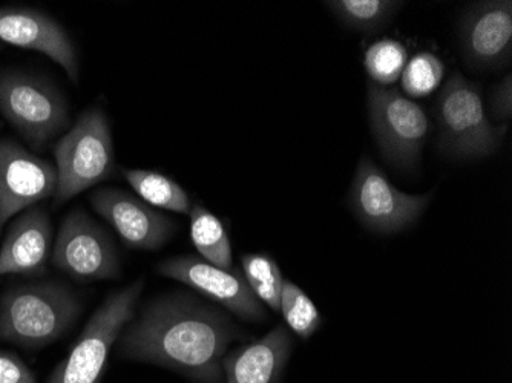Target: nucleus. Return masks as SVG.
<instances>
[{"label": "nucleus", "mask_w": 512, "mask_h": 383, "mask_svg": "<svg viewBox=\"0 0 512 383\" xmlns=\"http://www.w3.org/2000/svg\"><path fill=\"white\" fill-rule=\"evenodd\" d=\"M243 331L220 308L188 295L151 302L120 334V351L134 361L160 365L197 383L223 382V359Z\"/></svg>", "instance_id": "nucleus-1"}, {"label": "nucleus", "mask_w": 512, "mask_h": 383, "mask_svg": "<svg viewBox=\"0 0 512 383\" xmlns=\"http://www.w3.org/2000/svg\"><path fill=\"white\" fill-rule=\"evenodd\" d=\"M80 311L77 296L59 282L17 285L0 299V341L40 350L59 341Z\"/></svg>", "instance_id": "nucleus-2"}, {"label": "nucleus", "mask_w": 512, "mask_h": 383, "mask_svg": "<svg viewBox=\"0 0 512 383\" xmlns=\"http://www.w3.org/2000/svg\"><path fill=\"white\" fill-rule=\"evenodd\" d=\"M437 146L448 157L459 160L483 158L502 145L505 125H493L483 106L476 83L454 74L436 100Z\"/></svg>", "instance_id": "nucleus-3"}, {"label": "nucleus", "mask_w": 512, "mask_h": 383, "mask_svg": "<svg viewBox=\"0 0 512 383\" xmlns=\"http://www.w3.org/2000/svg\"><path fill=\"white\" fill-rule=\"evenodd\" d=\"M56 157V204L108 180L114 174V141L105 112L99 108L88 109L77 118L54 148Z\"/></svg>", "instance_id": "nucleus-4"}, {"label": "nucleus", "mask_w": 512, "mask_h": 383, "mask_svg": "<svg viewBox=\"0 0 512 383\" xmlns=\"http://www.w3.org/2000/svg\"><path fill=\"white\" fill-rule=\"evenodd\" d=\"M143 281L112 293L91 316L65 361L57 365L46 383H100L112 345L134 319Z\"/></svg>", "instance_id": "nucleus-5"}, {"label": "nucleus", "mask_w": 512, "mask_h": 383, "mask_svg": "<svg viewBox=\"0 0 512 383\" xmlns=\"http://www.w3.org/2000/svg\"><path fill=\"white\" fill-rule=\"evenodd\" d=\"M368 118L385 160L405 171L414 169L421 161L422 148L431 132L430 118L422 106L398 89L370 83Z\"/></svg>", "instance_id": "nucleus-6"}, {"label": "nucleus", "mask_w": 512, "mask_h": 383, "mask_svg": "<svg viewBox=\"0 0 512 383\" xmlns=\"http://www.w3.org/2000/svg\"><path fill=\"white\" fill-rule=\"evenodd\" d=\"M0 114L36 149L45 148L69 125L68 105L60 92L30 74L0 76Z\"/></svg>", "instance_id": "nucleus-7"}, {"label": "nucleus", "mask_w": 512, "mask_h": 383, "mask_svg": "<svg viewBox=\"0 0 512 383\" xmlns=\"http://www.w3.org/2000/svg\"><path fill=\"white\" fill-rule=\"evenodd\" d=\"M431 198L433 192L424 195L404 194L364 155L359 160L347 201L350 209L368 230L396 233L416 223Z\"/></svg>", "instance_id": "nucleus-8"}, {"label": "nucleus", "mask_w": 512, "mask_h": 383, "mask_svg": "<svg viewBox=\"0 0 512 383\" xmlns=\"http://www.w3.org/2000/svg\"><path fill=\"white\" fill-rule=\"evenodd\" d=\"M53 264L80 282L119 278V253L111 236L83 210L66 215L57 233Z\"/></svg>", "instance_id": "nucleus-9"}, {"label": "nucleus", "mask_w": 512, "mask_h": 383, "mask_svg": "<svg viewBox=\"0 0 512 383\" xmlns=\"http://www.w3.org/2000/svg\"><path fill=\"white\" fill-rule=\"evenodd\" d=\"M157 270L160 275L183 282L201 295L220 302L243 321L258 324L266 321L263 302L253 295L243 272L235 267L223 270L197 256H177L161 262Z\"/></svg>", "instance_id": "nucleus-10"}, {"label": "nucleus", "mask_w": 512, "mask_h": 383, "mask_svg": "<svg viewBox=\"0 0 512 383\" xmlns=\"http://www.w3.org/2000/svg\"><path fill=\"white\" fill-rule=\"evenodd\" d=\"M56 164L31 154L13 140H0V227L57 190Z\"/></svg>", "instance_id": "nucleus-11"}, {"label": "nucleus", "mask_w": 512, "mask_h": 383, "mask_svg": "<svg viewBox=\"0 0 512 383\" xmlns=\"http://www.w3.org/2000/svg\"><path fill=\"white\" fill-rule=\"evenodd\" d=\"M459 45L471 68L497 71L512 59V2L473 4L459 23Z\"/></svg>", "instance_id": "nucleus-12"}, {"label": "nucleus", "mask_w": 512, "mask_h": 383, "mask_svg": "<svg viewBox=\"0 0 512 383\" xmlns=\"http://www.w3.org/2000/svg\"><path fill=\"white\" fill-rule=\"evenodd\" d=\"M0 43L39 51L79 82V59L73 40L57 20L27 7L0 8Z\"/></svg>", "instance_id": "nucleus-13"}, {"label": "nucleus", "mask_w": 512, "mask_h": 383, "mask_svg": "<svg viewBox=\"0 0 512 383\" xmlns=\"http://www.w3.org/2000/svg\"><path fill=\"white\" fill-rule=\"evenodd\" d=\"M91 203L132 249H160L175 230L174 221L125 190L109 187L96 190Z\"/></svg>", "instance_id": "nucleus-14"}, {"label": "nucleus", "mask_w": 512, "mask_h": 383, "mask_svg": "<svg viewBox=\"0 0 512 383\" xmlns=\"http://www.w3.org/2000/svg\"><path fill=\"white\" fill-rule=\"evenodd\" d=\"M53 243V224L45 209L31 207L8 230L0 247V276L43 272Z\"/></svg>", "instance_id": "nucleus-15"}, {"label": "nucleus", "mask_w": 512, "mask_h": 383, "mask_svg": "<svg viewBox=\"0 0 512 383\" xmlns=\"http://www.w3.org/2000/svg\"><path fill=\"white\" fill-rule=\"evenodd\" d=\"M290 353L292 338L284 325H278L264 338L224 356L226 383H279Z\"/></svg>", "instance_id": "nucleus-16"}, {"label": "nucleus", "mask_w": 512, "mask_h": 383, "mask_svg": "<svg viewBox=\"0 0 512 383\" xmlns=\"http://www.w3.org/2000/svg\"><path fill=\"white\" fill-rule=\"evenodd\" d=\"M191 239L203 259L223 270L234 269L232 244L224 224L214 213L195 204L191 209Z\"/></svg>", "instance_id": "nucleus-17"}, {"label": "nucleus", "mask_w": 512, "mask_h": 383, "mask_svg": "<svg viewBox=\"0 0 512 383\" xmlns=\"http://www.w3.org/2000/svg\"><path fill=\"white\" fill-rule=\"evenodd\" d=\"M125 178L140 200L145 201L149 206L161 207V209L183 213V215L191 213V200L186 190L166 175L160 172L131 169V171H125Z\"/></svg>", "instance_id": "nucleus-18"}, {"label": "nucleus", "mask_w": 512, "mask_h": 383, "mask_svg": "<svg viewBox=\"0 0 512 383\" xmlns=\"http://www.w3.org/2000/svg\"><path fill=\"white\" fill-rule=\"evenodd\" d=\"M330 10L347 27L365 34H375L387 25L402 2L393 0H333Z\"/></svg>", "instance_id": "nucleus-19"}, {"label": "nucleus", "mask_w": 512, "mask_h": 383, "mask_svg": "<svg viewBox=\"0 0 512 383\" xmlns=\"http://www.w3.org/2000/svg\"><path fill=\"white\" fill-rule=\"evenodd\" d=\"M241 269L253 295L279 313L284 278L275 259L266 253H247L241 255Z\"/></svg>", "instance_id": "nucleus-20"}, {"label": "nucleus", "mask_w": 512, "mask_h": 383, "mask_svg": "<svg viewBox=\"0 0 512 383\" xmlns=\"http://www.w3.org/2000/svg\"><path fill=\"white\" fill-rule=\"evenodd\" d=\"M407 59V48L399 40L381 39L365 51V71L376 85H391L401 79Z\"/></svg>", "instance_id": "nucleus-21"}, {"label": "nucleus", "mask_w": 512, "mask_h": 383, "mask_svg": "<svg viewBox=\"0 0 512 383\" xmlns=\"http://www.w3.org/2000/svg\"><path fill=\"white\" fill-rule=\"evenodd\" d=\"M290 330L302 341L312 338L321 328L322 318L312 299L298 285L284 279L281 311Z\"/></svg>", "instance_id": "nucleus-22"}, {"label": "nucleus", "mask_w": 512, "mask_h": 383, "mask_svg": "<svg viewBox=\"0 0 512 383\" xmlns=\"http://www.w3.org/2000/svg\"><path fill=\"white\" fill-rule=\"evenodd\" d=\"M445 65L436 54H416L405 65L402 73V88L411 97H425L431 94L444 79Z\"/></svg>", "instance_id": "nucleus-23"}, {"label": "nucleus", "mask_w": 512, "mask_h": 383, "mask_svg": "<svg viewBox=\"0 0 512 383\" xmlns=\"http://www.w3.org/2000/svg\"><path fill=\"white\" fill-rule=\"evenodd\" d=\"M0 383H37V380L16 353L0 351Z\"/></svg>", "instance_id": "nucleus-24"}, {"label": "nucleus", "mask_w": 512, "mask_h": 383, "mask_svg": "<svg viewBox=\"0 0 512 383\" xmlns=\"http://www.w3.org/2000/svg\"><path fill=\"white\" fill-rule=\"evenodd\" d=\"M491 114L499 122H508L512 115V80L506 76L502 83L494 88L490 102Z\"/></svg>", "instance_id": "nucleus-25"}, {"label": "nucleus", "mask_w": 512, "mask_h": 383, "mask_svg": "<svg viewBox=\"0 0 512 383\" xmlns=\"http://www.w3.org/2000/svg\"><path fill=\"white\" fill-rule=\"evenodd\" d=\"M2 48H4V45H2V43H0V51H2Z\"/></svg>", "instance_id": "nucleus-26"}]
</instances>
